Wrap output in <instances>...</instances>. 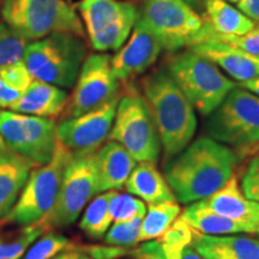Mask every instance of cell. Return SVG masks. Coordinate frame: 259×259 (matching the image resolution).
Listing matches in <instances>:
<instances>
[{
    "label": "cell",
    "instance_id": "43",
    "mask_svg": "<svg viewBox=\"0 0 259 259\" xmlns=\"http://www.w3.org/2000/svg\"><path fill=\"white\" fill-rule=\"evenodd\" d=\"M8 150V149H6V147H5V144H4V142H3V139H2V137H0V155H2L3 153H5V151Z\"/></svg>",
    "mask_w": 259,
    "mask_h": 259
},
{
    "label": "cell",
    "instance_id": "12",
    "mask_svg": "<svg viewBox=\"0 0 259 259\" xmlns=\"http://www.w3.org/2000/svg\"><path fill=\"white\" fill-rule=\"evenodd\" d=\"M111 58L106 53L87 56L73 85L72 95L67 100L65 118L93 111L119 95L120 82L113 73Z\"/></svg>",
    "mask_w": 259,
    "mask_h": 259
},
{
    "label": "cell",
    "instance_id": "19",
    "mask_svg": "<svg viewBox=\"0 0 259 259\" xmlns=\"http://www.w3.org/2000/svg\"><path fill=\"white\" fill-rule=\"evenodd\" d=\"M67 100L69 96L65 89L34 78L21 99L11 107V111L53 119L65 111Z\"/></svg>",
    "mask_w": 259,
    "mask_h": 259
},
{
    "label": "cell",
    "instance_id": "20",
    "mask_svg": "<svg viewBox=\"0 0 259 259\" xmlns=\"http://www.w3.org/2000/svg\"><path fill=\"white\" fill-rule=\"evenodd\" d=\"M192 236L193 229L179 216L163 235L132 248L130 255L135 259H181L184 251L191 246Z\"/></svg>",
    "mask_w": 259,
    "mask_h": 259
},
{
    "label": "cell",
    "instance_id": "31",
    "mask_svg": "<svg viewBox=\"0 0 259 259\" xmlns=\"http://www.w3.org/2000/svg\"><path fill=\"white\" fill-rule=\"evenodd\" d=\"M74 246L67 236L56 232H47L38 240L32 242L19 259H52L61 252L72 250Z\"/></svg>",
    "mask_w": 259,
    "mask_h": 259
},
{
    "label": "cell",
    "instance_id": "14",
    "mask_svg": "<svg viewBox=\"0 0 259 259\" xmlns=\"http://www.w3.org/2000/svg\"><path fill=\"white\" fill-rule=\"evenodd\" d=\"M162 51L157 37L138 18L127 41L111 58L113 73L120 83L139 76L156 63Z\"/></svg>",
    "mask_w": 259,
    "mask_h": 259
},
{
    "label": "cell",
    "instance_id": "33",
    "mask_svg": "<svg viewBox=\"0 0 259 259\" xmlns=\"http://www.w3.org/2000/svg\"><path fill=\"white\" fill-rule=\"evenodd\" d=\"M28 44L29 41L8 24L0 23V69L23 61Z\"/></svg>",
    "mask_w": 259,
    "mask_h": 259
},
{
    "label": "cell",
    "instance_id": "27",
    "mask_svg": "<svg viewBox=\"0 0 259 259\" xmlns=\"http://www.w3.org/2000/svg\"><path fill=\"white\" fill-rule=\"evenodd\" d=\"M181 208L178 202H160L148 204L147 212L142 220L138 242L158 239L179 218Z\"/></svg>",
    "mask_w": 259,
    "mask_h": 259
},
{
    "label": "cell",
    "instance_id": "17",
    "mask_svg": "<svg viewBox=\"0 0 259 259\" xmlns=\"http://www.w3.org/2000/svg\"><path fill=\"white\" fill-rule=\"evenodd\" d=\"M191 247L203 259H259V240L240 234L206 235L193 229Z\"/></svg>",
    "mask_w": 259,
    "mask_h": 259
},
{
    "label": "cell",
    "instance_id": "9",
    "mask_svg": "<svg viewBox=\"0 0 259 259\" xmlns=\"http://www.w3.org/2000/svg\"><path fill=\"white\" fill-rule=\"evenodd\" d=\"M97 193L100 192L95 153L73 155L64 170L56 203L41 220V225L46 232L73 225Z\"/></svg>",
    "mask_w": 259,
    "mask_h": 259
},
{
    "label": "cell",
    "instance_id": "37",
    "mask_svg": "<svg viewBox=\"0 0 259 259\" xmlns=\"http://www.w3.org/2000/svg\"><path fill=\"white\" fill-rule=\"evenodd\" d=\"M83 252H85L92 259H120L131 254V247L112 245H83L78 246Z\"/></svg>",
    "mask_w": 259,
    "mask_h": 259
},
{
    "label": "cell",
    "instance_id": "44",
    "mask_svg": "<svg viewBox=\"0 0 259 259\" xmlns=\"http://www.w3.org/2000/svg\"><path fill=\"white\" fill-rule=\"evenodd\" d=\"M254 154H259V144L255 145V147H254V148L252 149V150H251L250 155H254Z\"/></svg>",
    "mask_w": 259,
    "mask_h": 259
},
{
    "label": "cell",
    "instance_id": "11",
    "mask_svg": "<svg viewBox=\"0 0 259 259\" xmlns=\"http://www.w3.org/2000/svg\"><path fill=\"white\" fill-rule=\"evenodd\" d=\"M57 127L54 119L14 111L0 112V137L6 149L36 166L53 157L58 145Z\"/></svg>",
    "mask_w": 259,
    "mask_h": 259
},
{
    "label": "cell",
    "instance_id": "38",
    "mask_svg": "<svg viewBox=\"0 0 259 259\" xmlns=\"http://www.w3.org/2000/svg\"><path fill=\"white\" fill-rule=\"evenodd\" d=\"M236 9L255 23L259 22V0H239Z\"/></svg>",
    "mask_w": 259,
    "mask_h": 259
},
{
    "label": "cell",
    "instance_id": "32",
    "mask_svg": "<svg viewBox=\"0 0 259 259\" xmlns=\"http://www.w3.org/2000/svg\"><path fill=\"white\" fill-rule=\"evenodd\" d=\"M109 212L114 223L127 222L136 219H143L147 212V205L143 200L132 194L115 191L109 202Z\"/></svg>",
    "mask_w": 259,
    "mask_h": 259
},
{
    "label": "cell",
    "instance_id": "34",
    "mask_svg": "<svg viewBox=\"0 0 259 259\" xmlns=\"http://www.w3.org/2000/svg\"><path fill=\"white\" fill-rule=\"evenodd\" d=\"M143 219H136L127 222H116L111 226L106 233L103 242L112 246L121 247H134L138 244L139 232Z\"/></svg>",
    "mask_w": 259,
    "mask_h": 259
},
{
    "label": "cell",
    "instance_id": "29",
    "mask_svg": "<svg viewBox=\"0 0 259 259\" xmlns=\"http://www.w3.org/2000/svg\"><path fill=\"white\" fill-rule=\"evenodd\" d=\"M34 80L24 61L8 65L0 69V107L10 108L21 99Z\"/></svg>",
    "mask_w": 259,
    "mask_h": 259
},
{
    "label": "cell",
    "instance_id": "8",
    "mask_svg": "<svg viewBox=\"0 0 259 259\" xmlns=\"http://www.w3.org/2000/svg\"><path fill=\"white\" fill-rule=\"evenodd\" d=\"M109 141L119 143L137 162L157 163L162 154L155 122L141 92L128 87L119 99Z\"/></svg>",
    "mask_w": 259,
    "mask_h": 259
},
{
    "label": "cell",
    "instance_id": "28",
    "mask_svg": "<svg viewBox=\"0 0 259 259\" xmlns=\"http://www.w3.org/2000/svg\"><path fill=\"white\" fill-rule=\"evenodd\" d=\"M115 191H107L95 197L84 211L79 221V228L88 238L99 240L105 238L112 226L109 202Z\"/></svg>",
    "mask_w": 259,
    "mask_h": 259
},
{
    "label": "cell",
    "instance_id": "15",
    "mask_svg": "<svg viewBox=\"0 0 259 259\" xmlns=\"http://www.w3.org/2000/svg\"><path fill=\"white\" fill-rule=\"evenodd\" d=\"M190 50L212 61L235 83L259 76V54L248 53L211 36L202 38Z\"/></svg>",
    "mask_w": 259,
    "mask_h": 259
},
{
    "label": "cell",
    "instance_id": "4",
    "mask_svg": "<svg viewBox=\"0 0 259 259\" xmlns=\"http://www.w3.org/2000/svg\"><path fill=\"white\" fill-rule=\"evenodd\" d=\"M2 16L29 42L53 34L85 36L78 12L66 0H5Z\"/></svg>",
    "mask_w": 259,
    "mask_h": 259
},
{
    "label": "cell",
    "instance_id": "6",
    "mask_svg": "<svg viewBox=\"0 0 259 259\" xmlns=\"http://www.w3.org/2000/svg\"><path fill=\"white\" fill-rule=\"evenodd\" d=\"M72 156L69 149L58 141L51 161L31 170L17 202L0 220V229L37 223L51 211L59 193L64 170Z\"/></svg>",
    "mask_w": 259,
    "mask_h": 259
},
{
    "label": "cell",
    "instance_id": "16",
    "mask_svg": "<svg viewBox=\"0 0 259 259\" xmlns=\"http://www.w3.org/2000/svg\"><path fill=\"white\" fill-rule=\"evenodd\" d=\"M200 202L215 212L241 225L247 234H258L259 203L245 196L236 174L221 189Z\"/></svg>",
    "mask_w": 259,
    "mask_h": 259
},
{
    "label": "cell",
    "instance_id": "2",
    "mask_svg": "<svg viewBox=\"0 0 259 259\" xmlns=\"http://www.w3.org/2000/svg\"><path fill=\"white\" fill-rule=\"evenodd\" d=\"M141 94L156 126L167 163L192 142L197 130L196 109L166 69L145 76L141 82Z\"/></svg>",
    "mask_w": 259,
    "mask_h": 259
},
{
    "label": "cell",
    "instance_id": "5",
    "mask_svg": "<svg viewBox=\"0 0 259 259\" xmlns=\"http://www.w3.org/2000/svg\"><path fill=\"white\" fill-rule=\"evenodd\" d=\"M208 137L232 148L242 158L259 144V96L236 87L208 116Z\"/></svg>",
    "mask_w": 259,
    "mask_h": 259
},
{
    "label": "cell",
    "instance_id": "23",
    "mask_svg": "<svg viewBox=\"0 0 259 259\" xmlns=\"http://www.w3.org/2000/svg\"><path fill=\"white\" fill-rule=\"evenodd\" d=\"M180 218L189 223L194 231L206 235H231L247 234L246 229L239 223L225 218L209 209L200 202L189 204Z\"/></svg>",
    "mask_w": 259,
    "mask_h": 259
},
{
    "label": "cell",
    "instance_id": "25",
    "mask_svg": "<svg viewBox=\"0 0 259 259\" xmlns=\"http://www.w3.org/2000/svg\"><path fill=\"white\" fill-rule=\"evenodd\" d=\"M137 19L138 10L132 3H130L121 15H119L114 21L96 32L94 36L89 37L93 50H95L97 53H107V52H116L120 50L134 30Z\"/></svg>",
    "mask_w": 259,
    "mask_h": 259
},
{
    "label": "cell",
    "instance_id": "13",
    "mask_svg": "<svg viewBox=\"0 0 259 259\" xmlns=\"http://www.w3.org/2000/svg\"><path fill=\"white\" fill-rule=\"evenodd\" d=\"M119 99L120 95L84 114L65 118L58 124V141L73 155L96 153L108 139Z\"/></svg>",
    "mask_w": 259,
    "mask_h": 259
},
{
    "label": "cell",
    "instance_id": "45",
    "mask_svg": "<svg viewBox=\"0 0 259 259\" xmlns=\"http://www.w3.org/2000/svg\"><path fill=\"white\" fill-rule=\"evenodd\" d=\"M223 2H226V3H229V4H235L236 5V3L239 2V0H223Z\"/></svg>",
    "mask_w": 259,
    "mask_h": 259
},
{
    "label": "cell",
    "instance_id": "26",
    "mask_svg": "<svg viewBox=\"0 0 259 259\" xmlns=\"http://www.w3.org/2000/svg\"><path fill=\"white\" fill-rule=\"evenodd\" d=\"M130 3L124 0H80L77 5L85 35L92 37L96 32L121 15Z\"/></svg>",
    "mask_w": 259,
    "mask_h": 259
},
{
    "label": "cell",
    "instance_id": "3",
    "mask_svg": "<svg viewBox=\"0 0 259 259\" xmlns=\"http://www.w3.org/2000/svg\"><path fill=\"white\" fill-rule=\"evenodd\" d=\"M166 70L197 112L209 116L236 87L212 61L189 51L168 60Z\"/></svg>",
    "mask_w": 259,
    "mask_h": 259
},
{
    "label": "cell",
    "instance_id": "18",
    "mask_svg": "<svg viewBox=\"0 0 259 259\" xmlns=\"http://www.w3.org/2000/svg\"><path fill=\"white\" fill-rule=\"evenodd\" d=\"M99 192L119 191L137 164V161L120 144L107 141L95 153Z\"/></svg>",
    "mask_w": 259,
    "mask_h": 259
},
{
    "label": "cell",
    "instance_id": "30",
    "mask_svg": "<svg viewBox=\"0 0 259 259\" xmlns=\"http://www.w3.org/2000/svg\"><path fill=\"white\" fill-rule=\"evenodd\" d=\"M45 232V227L37 222L17 232L0 233V259H19Z\"/></svg>",
    "mask_w": 259,
    "mask_h": 259
},
{
    "label": "cell",
    "instance_id": "24",
    "mask_svg": "<svg viewBox=\"0 0 259 259\" xmlns=\"http://www.w3.org/2000/svg\"><path fill=\"white\" fill-rule=\"evenodd\" d=\"M205 15L209 27L215 34L222 36L246 34L255 23L223 0H205Z\"/></svg>",
    "mask_w": 259,
    "mask_h": 259
},
{
    "label": "cell",
    "instance_id": "35",
    "mask_svg": "<svg viewBox=\"0 0 259 259\" xmlns=\"http://www.w3.org/2000/svg\"><path fill=\"white\" fill-rule=\"evenodd\" d=\"M205 36H211L213 38H216V40L225 42V44L232 45V46L240 48L242 51L248 52V53L259 54V22L254 23L253 28H252L250 31L246 32V34L233 35V36H222V35L215 34V32L212 31V29L209 27L208 23H206L205 30L203 32L202 38ZM202 38H200V40H202Z\"/></svg>",
    "mask_w": 259,
    "mask_h": 259
},
{
    "label": "cell",
    "instance_id": "1",
    "mask_svg": "<svg viewBox=\"0 0 259 259\" xmlns=\"http://www.w3.org/2000/svg\"><path fill=\"white\" fill-rule=\"evenodd\" d=\"M240 161L235 150L205 136L164 163V178L177 202L189 205L221 189Z\"/></svg>",
    "mask_w": 259,
    "mask_h": 259
},
{
    "label": "cell",
    "instance_id": "46",
    "mask_svg": "<svg viewBox=\"0 0 259 259\" xmlns=\"http://www.w3.org/2000/svg\"><path fill=\"white\" fill-rule=\"evenodd\" d=\"M257 235H259V232H258V234H257Z\"/></svg>",
    "mask_w": 259,
    "mask_h": 259
},
{
    "label": "cell",
    "instance_id": "41",
    "mask_svg": "<svg viewBox=\"0 0 259 259\" xmlns=\"http://www.w3.org/2000/svg\"><path fill=\"white\" fill-rule=\"evenodd\" d=\"M181 259H203V258L200 257V255L197 253V252L194 251L192 247H191V246H189V247L184 251Z\"/></svg>",
    "mask_w": 259,
    "mask_h": 259
},
{
    "label": "cell",
    "instance_id": "7",
    "mask_svg": "<svg viewBox=\"0 0 259 259\" xmlns=\"http://www.w3.org/2000/svg\"><path fill=\"white\" fill-rule=\"evenodd\" d=\"M87 58L83 37L71 34H53L29 42L24 64L35 79L61 89L72 88Z\"/></svg>",
    "mask_w": 259,
    "mask_h": 259
},
{
    "label": "cell",
    "instance_id": "21",
    "mask_svg": "<svg viewBox=\"0 0 259 259\" xmlns=\"http://www.w3.org/2000/svg\"><path fill=\"white\" fill-rule=\"evenodd\" d=\"M36 164L6 150L0 155V220L17 202L19 194Z\"/></svg>",
    "mask_w": 259,
    "mask_h": 259
},
{
    "label": "cell",
    "instance_id": "42",
    "mask_svg": "<svg viewBox=\"0 0 259 259\" xmlns=\"http://www.w3.org/2000/svg\"><path fill=\"white\" fill-rule=\"evenodd\" d=\"M183 3H185L186 5H189L190 8H192L193 10H196L202 3V0H181Z\"/></svg>",
    "mask_w": 259,
    "mask_h": 259
},
{
    "label": "cell",
    "instance_id": "39",
    "mask_svg": "<svg viewBox=\"0 0 259 259\" xmlns=\"http://www.w3.org/2000/svg\"><path fill=\"white\" fill-rule=\"evenodd\" d=\"M52 259H92V258H90L85 252L80 250L78 245H76L72 250L61 252V253L56 255V257H53Z\"/></svg>",
    "mask_w": 259,
    "mask_h": 259
},
{
    "label": "cell",
    "instance_id": "22",
    "mask_svg": "<svg viewBox=\"0 0 259 259\" xmlns=\"http://www.w3.org/2000/svg\"><path fill=\"white\" fill-rule=\"evenodd\" d=\"M125 190L147 204L177 202L166 178L156 163L138 162L125 183Z\"/></svg>",
    "mask_w": 259,
    "mask_h": 259
},
{
    "label": "cell",
    "instance_id": "10",
    "mask_svg": "<svg viewBox=\"0 0 259 259\" xmlns=\"http://www.w3.org/2000/svg\"><path fill=\"white\" fill-rule=\"evenodd\" d=\"M138 18L168 52L197 44L206 25L198 12L181 0H145Z\"/></svg>",
    "mask_w": 259,
    "mask_h": 259
},
{
    "label": "cell",
    "instance_id": "36",
    "mask_svg": "<svg viewBox=\"0 0 259 259\" xmlns=\"http://www.w3.org/2000/svg\"><path fill=\"white\" fill-rule=\"evenodd\" d=\"M240 186L248 199L259 203V154L255 155L246 167Z\"/></svg>",
    "mask_w": 259,
    "mask_h": 259
},
{
    "label": "cell",
    "instance_id": "40",
    "mask_svg": "<svg viewBox=\"0 0 259 259\" xmlns=\"http://www.w3.org/2000/svg\"><path fill=\"white\" fill-rule=\"evenodd\" d=\"M236 84H238L240 88L247 90V92H250L252 94H254V95L259 96V76L253 77V78H251V79L245 80V82L236 83Z\"/></svg>",
    "mask_w": 259,
    "mask_h": 259
}]
</instances>
